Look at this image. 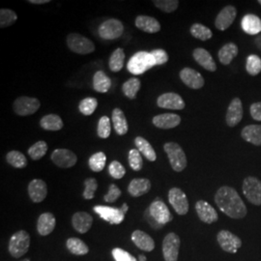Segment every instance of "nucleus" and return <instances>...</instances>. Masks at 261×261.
I'll return each instance as SVG.
<instances>
[{"label":"nucleus","mask_w":261,"mask_h":261,"mask_svg":"<svg viewBox=\"0 0 261 261\" xmlns=\"http://www.w3.org/2000/svg\"><path fill=\"white\" fill-rule=\"evenodd\" d=\"M50 159L56 166L61 168H73L77 162V157L75 153L65 148L55 150L51 153Z\"/></svg>","instance_id":"14"},{"label":"nucleus","mask_w":261,"mask_h":261,"mask_svg":"<svg viewBox=\"0 0 261 261\" xmlns=\"http://www.w3.org/2000/svg\"><path fill=\"white\" fill-rule=\"evenodd\" d=\"M93 210L103 220L112 224H121L126 214L123 212L121 208H113L109 206H94Z\"/></svg>","instance_id":"15"},{"label":"nucleus","mask_w":261,"mask_h":261,"mask_svg":"<svg viewBox=\"0 0 261 261\" xmlns=\"http://www.w3.org/2000/svg\"><path fill=\"white\" fill-rule=\"evenodd\" d=\"M113 128L118 136H125L129 130V125L124 112L120 109L115 108L112 112Z\"/></svg>","instance_id":"29"},{"label":"nucleus","mask_w":261,"mask_h":261,"mask_svg":"<svg viewBox=\"0 0 261 261\" xmlns=\"http://www.w3.org/2000/svg\"><path fill=\"white\" fill-rule=\"evenodd\" d=\"M111 133H112L111 119L108 116H102L99 120L98 128H97V134L99 138L106 140L111 136Z\"/></svg>","instance_id":"45"},{"label":"nucleus","mask_w":261,"mask_h":261,"mask_svg":"<svg viewBox=\"0 0 261 261\" xmlns=\"http://www.w3.org/2000/svg\"><path fill=\"white\" fill-rule=\"evenodd\" d=\"M66 247L69 252L75 255H84L89 252V248L87 245L79 238H69L66 242Z\"/></svg>","instance_id":"37"},{"label":"nucleus","mask_w":261,"mask_h":261,"mask_svg":"<svg viewBox=\"0 0 261 261\" xmlns=\"http://www.w3.org/2000/svg\"></svg>","instance_id":"58"},{"label":"nucleus","mask_w":261,"mask_h":261,"mask_svg":"<svg viewBox=\"0 0 261 261\" xmlns=\"http://www.w3.org/2000/svg\"><path fill=\"white\" fill-rule=\"evenodd\" d=\"M47 142L44 140H39L37 142H35L28 150L29 157L34 161H38V160L43 158L47 154Z\"/></svg>","instance_id":"40"},{"label":"nucleus","mask_w":261,"mask_h":261,"mask_svg":"<svg viewBox=\"0 0 261 261\" xmlns=\"http://www.w3.org/2000/svg\"><path fill=\"white\" fill-rule=\"evenodd\" d=\"M110 175L114 179H121L126 174V169L118 161H113L109 167Z\"/></svg>","instance_id":"49"},{"label":"nucleus","mask_w":261,"mask_h":261,"mask_svg":"<svg viewBox=\"0 0 261 261\" xmlns=\"http://www.w3.org/2000/svg\"><path fill=\"white\" fill-rule=\"evenodd\" d=\"M128 162L130 168L135 171H140L143 167V160L138 149H130L128 155Z\"/></svg>","instance_id":"46"},{"label":"nucleus","mask_w":261,"mask_h":261,"mask_svg":"<svg viewBox=\"0 0 261 261\" xmlns=\"http://www.w3.org/2000/svg\"><path fill=\"white\" fill-rule=\"evenodd\" d=\"M141 83L138 77H132L126 81L122 85L123 94L130 100L136 99L138 92L140 91Z\"/></svg>","instance_id":"36"},{"label":"nucleus","mask_w":261,"mask_h":261,"mask_svg":"<svg viewBox=\"0 0 261 261\" xmlns=\"http://www.w3.org/2000/svg\"><path fill=\"white\" fill-rule=\"evenodd\" d=\"M154 66H156V63L151 53L139 51L132 56L128 62L127 69L133 75H141Z\"/></svg>","instance_id":"2"},{"label":"nucleus","mask_w":261,"mask_h":261,"mask_svg":"<svg viewBox=\"0 0 261 261\" xmlns=\"http://www.w3.org/2000/svg\"><path fill=\"white\" fill-rule=\"evenodd\" d=\"M243 140L255 146H261V125H248L241 132Z\"/></svg>","instance_id":"30"},{"label":"nucleus","mask_w":261,"mask_h":261,"mask_svg":"<svg viewBox=\"0 0 261 261\" xmlns=\"http://www.w3.org/2000/svg\"><path fill=\"white\" fill-rule=\"evenodd\" d=\"M237 56H238V47L232 42L226 43L220 48L218 53V58L220 62L224 66L229 65Z\"/></svg>","instance_id":"31"},{"label":"nucleus","mask_w":261,"mask_h":261,"mask_svg":"<svg viewBox=\"0 0 261 261\" xmlns=\"http://www.w3.org/2000/svg\"><path fill=\"white\" fill-rule=\"evenodd\" d=\"M153 4L158 9L165 13H172L175 10H177L179 1L178 0H154Z\"/></svg>","instance_id":"47"},{"label":"nucleus","mask_w":261,"mask_h":261,"mask_svg":"<svg viewBox=\"0 0 261 261\" xmlns=\"http://www.w3.org/2000/svg\"><path fill=\"white\" fill-rule=\"evenodd\" d=\"M28 192L30 199L33 202H35V203L42 202L47 197V184L45 181H43L41 179H34L29 183Z\"/></svg>","instance_id":"20"},{"label":"nucleus","mask_w":261,"mask_h":261,"mask_svg":"<svg viewBox=\"0 0 261 261\" xmlns=\"http://www.w3.org/2000/svg\"><path fill=\"white\" fill-rule=\"evenodd\" d=\"M237 17V9L233 5H227L220 11L215 19V27L217 29L224 31L231 27Z\"/></svg>","instance_id":"18"},{"label":"nucleus","mask_w":261,"mask_h":261,"mask_svg":"<svg viewBox=\"0 0 261 261\" xmlns=\"http://www.w3.org/2000/svg\"><path fill=\"white\" fill-rule=\"evenodd\" d=\"M107 156L103 152H97L93 154L88 161V165L90 169L94 172H100L106 167Z\"/></svg>","instance_id":"41"},{"label":"nucleus","mask_w":261,"mask_h":261,"mask_svg":"<svg viewBox=\"0 0 261 261\" xmlns=\"http://www.w3.org/2000/svg\"><path fill=\"white\" fill-rule=\"evenodd\" d=\"M148 212L151 218L162 226L172 220V216L168 210V206L159 197L151 203Z\"/></svg>","instance_id":"12"},{"label":"nucleus","mask_w":261,"mask_h":261,"mask_svg":"<svg viewBox=\"0 0 261 261\" xmlns=\"http://www.w3.org/2000/svg\"><path fill=\"white\" fill-rule=\"evenodd\" d=\"M246 70L249 75H257L261 72V58L256 55L248 56L246 61Z\"/></svg>","instance_id":"42"},{"label":"nucleus","mask_w":261,"mask_h":261,"mask_svg":"<svg viewBox=\"0 0 261 261\" xmlns=\"http://www.w3.org/2000/svg\"><path fill=\"white\" fill-rule=\"evenodd\" d=\"M243 194L252 205H261V181L257 177L248 176L243 181Z\"/></svg>","instance_id":"6"},{"label":"nucleus","mask_w":261,"mask_h":261,"mask_svg":"<svg viewBox=\"0 0 261 261\" xmlns=\"http://www.w3.org/2000/svg\"><path fill=\"white\" fill-rule=\"evenodd\" d=\"M121 209L123 210V212H124V213H127V212H128V210H129V207H128V205H127L126 203H124V204L122 205Z\"/></svg>","instance_id":"55"},{"label":"nucleus","mask_w":261,"mask_h":261,"mask_svg":"<svg viewBox=\"0 0 261 261\" xmlns=\"http://www.w3.org/2000/svg\"><path fill=\"white\" fill-rule=\"evenodd\" d=\"M244 110H243L242 101L240 98L235 97L232 101L228 105L226 115H225V122L229 128H233L237 126L243 119Z\"/></svg>","instance_id":"16"},{"label":"nucleus","mask_w":261,"mask_h":261,"mask_svg":"<svg viewBox=\"0 0 261 261\" xmlns=\"http://www.w3.org/2000/svg\"><path fill=\"white\" fill-rule=\"evenodd\" d=\"M191 35L200 41H207L213 37V32L209 28L201 23H194L190 28Z\"/></svg>","instance_id":"39"},{"label":"nucleus","mask_w":261,"mask_h":261,"mask_svg":"<svg viewBox=\"0 0 261 261\" xmlns=\"http://www.w3.org/2000/svg\"><path fill=\"white\" fill-rule=\"evenodd\" d=\"M56 217L51 213H43L40 215L37 222L38 233L41 236H47L51 233L56 228Z\"/></svg>","instance_id":"27"},{"label":"nucleus","mask_w":261,"mask_h":261,"mask_svg":"<svg viewBox=\"0 0 261 261\" xmlns=\"http://www.w3.org/2000/svg\"><path fill=\"white\" fill-rule=\"evenodd\" d=\"M84 191L83 196L84 199H92L95 195V192L97 191L98 188V182L95 178H87L84 180Z\"/></svg>","instance_id":"48"},{"label":"nucleus","mask_w":261,"mask_h":261,"mask_svg":"<svg viewBox=\"0 0 261 261\" xmlns=\"http://www.w3.org/2000/svg\"><path fill=\"white\" fill-rule=\"evenodd\" d=\"M258 3L261 5V0H258Z\"/></svg>","instance_id":"57"},{"label":"nucleus","mask_w":261,"mask_h":261,"mask_svg":"<svg viewBox=\"0 0 261 261\" xmlns=\"http://www.w3.org/2000/svg\"><path fill=\"white\" fill-rule=\"evenodd\" d=\"M40 126L46 130H60L64 124L62 121V118L57 114H47L40 120Z\"/></svg>","instance_id":"34"},{"label":"nucleus","mask_w":261,"mask_h":261,"mask_svg":"<svg viewBox=\"0 0 261 261\" xmlns=\"http://www.w3.org/2000/svg\"><path fill=\"white\" fill-rule=\"evenodd\" d=\"M121 196V191L115 184H111L109 188V193L103 196V200L108 203L115 202L118 197Z\"/></svg>","instance_id":"50"},{"label":"nucleus","mask_w":261,"mask_h":261,"mask_svg":"<svg viewBox=\"0 0 261 261\" xmlns=\"http://www.w3.org/2000/svg\"><path fill=\"white\" fill-rule=\"evenodd\" d=\"M112 87V80L103 71H97L93 76V88L99 93H107Z\"/></svg>","instance_id":"32"},{"label":"nucleus","mask_w":261,"mask_h":261,"mask_svg":"<svg viewBox=\"0 0 261 261\" xmlns=\"http://www.w3.org/2000/svg\"><path fill=\"white\" fill-rule=\"evenodd\" d=\"M179 76L183 84L191 89H200L205 84L203 76L193 68H183L179 73Z\"/></svg>","instance_id":"17"},{"label":"nucleus","mask_w":261,"mask_h":261,"mask_svg":"<svg viewBox=\"0 0 261 261\" xmlns=\"http://www.w3.org/2000/svg\"><path fill=\"white\" fill-rule=\"evenodd\" d=\"M193 57L196 60V63L204 68L209 72H216L217 71V64L215 62L214 58L211 54L202 47H196L193 51Z\"/></svg>","instance_id":"22"},{"label":"nucleus","mask_w":261,"mask_h":261,"mask_svg":"<svg viewBox=\"0 0 261 261\" xmlns=\"http://www.w3.org/2000/svg\"><path fill=\"white\" fill-rule=\"evenodd\" d=\"M151 190V182L146 178L133 179L128 186V193L133 197H140L147 194Z\"/></svg>","instance_id":"26"},{"label":"nucleus","mask_w":261,"mask_h":261,"mask_svg":"<svg viewBox=\"0 0 261 261\" xmlns=\"http://www.w3.org/2000/svg\"><path fill=\"white\" fill-rule=\"evenodd\" d=\"M49 0H28V3L35 4V5H42V4H47L49 3Z\"/></svg>","instance_id":"54"},{"label":"nucleus","mask_w":261,"mask_h":261,"mask_svg":"<svg viewBox=\"0 0 261 261\" xmlns=\"http://www.w3.org/2000/svg\"><path fill=\"white\" fill-rule=\"evenodd\" d=\"M181 240L177 234L168 233L163 241V254L165 261H177Z\"/></svg>","instance_id":"10"},{"label":"nucleus","mask_w":261,"mask_h":261,"mask_svg":"<svg viewBox=\"0 0 261 261\" xmlns=\"http://www.w3.org/2000/svg\"><path fill=\"white\" fill-rule=\"evenodd\" d=\"M241 28L249 35H257L261 32V19L256 15L247 14L241 20Z\"/></svg>","instance_id":"25"},{"label":"nucleus","mask_w":261,"mask_h":261,"mask_svg":"<svg viewBox=\"0 0 261 261\" xmlns=\"http://www.w3.org/2000/svg\"><path fill=\"white\" fill-rule=\"evenodd\" d=\"M250 113L253 120L261 121V102L252 103L250 107Z\"/></svg>","instance_id":"53"},{"label":"nucleus","mask_w":261,"mask_h":261,"mask_svg":"<svg viewBox=\"0 0 261 261\" xmlns=\"http://www.w3.org/2000/svg\"><path fill=\"white\" fill-rule=\"evenodd\" d=\"M136 28L146 33H157L161 31V23L159 20L149 16H138L135 20Z\"/></svg>","instance_id":"24"},{"label":"nucleus","mask_w":261,"mask_h":261,"mask_svg":"<svg viewBox=\"0 0 261 261\" xmlns=\"http://www.w3.org/2000/svg\"><path fill=\"white\" fill-rule=\"evenodd\" d=\"M157 105L159 108L172 111H182L186 107L183 98L179 94L174 92H168L159 96Z\"/></svg>","instance_id":"13"},{"label":"nucleus","mask_w":261,"mask_h":261,"mask_svg":"<svg viewBox=\"0 0 261 261\" xmlns=\"http://www.w3.org/2000/svg\"><path fill=\"white\" fill-rule=\"evenodd\" d=\"M93 224L92 216L86 212H76L72 217L73 227L79 233H86L89 231Z\"/></svg>","instance_id":"23"},{"label":"nucleus","mask_w":261,"mask_h":261,"mask_svg":"<svg viewBox=\"0 0 261 261\" xmlns=\"http://www.w3.org/2000/svg\"><path fill=\"white\" fill-rule=\"evenodd\" d=\"M164 150L168 155L172 169L176 172H181L187 168L188 161L183 148L176 142H167L164 145Z\"/></svg>","instance_id":"3"},{"label":"nucleus","mask_w":261,"mask_h":261,"mask_svg":"<svg viewBox=\"0 0 261 261\" xmlns=\"http://www.w3.org/2000/svg\"><path fill=\"white\" fill-rule=\"evenodd\" d=\"M196 214L199 220L205 224H211L219 220L216 209L205 200H198L196 203Z\"/></svg>","instance_id":"19"},{"label":"nucleus","mask_w":261,"mask_h":261,"mask_svg":"<svg viewBox=\"0 0 261 261\" xmlns=\"http://www.w3.org/2000/svg\"><path fill=\"white\" fill-rule=\"evenodd\" d=\"M139 259H140V261H146V256H145V255H142V254H140V257H139Z\"/></svg>","instance_id":"56"},{"label":"nucleus","mask_w":261,"mask_h":261,"mask_svg":"<svg viewBox=\"0 0 261 261\" xmlns=\"http://www.w3.org/2000/svg\"><path fill=\"white\" fill-rule=\"evenodd\" d=\"M18 19L17 14L10 9L0 10V28H9Z\"/></svg>","instance_id":"44"},{"label":"nucleus","mask_w":261,"mask_h":261,"mask_svg":"<svg viewBox=\"0 0 261 261\" xmlns=\"http://www.w3.org/2000/svg\"><path fill=\"white\" fill-rule=\"evenodd\" d=\"M152 123L159 129H173L181 123L180 115L175 113H163L153 117Z\"/></svg>","instance_id":"21"},{"label":"nucleus","mask_w":261,"mask_h":261,"mask_svg":"<svg viewBox=\"0 0 261 261\" xmlns=\"http://www.w3.org/2000/svg\"><path fill=\"white\" fill-rule=\"evenodd\" d=\"M214 199L219 209L231 219L239 220L248 214L247 206L245 205L238 192L232 187H221L217 191Z\"/></svg>","instance_id":"1"},{"label":"nucleus","mask_w":261,"mask_h":261,"mask_svg":"<svg viewBox=\"0 0 261 261\" xmlns=\"http://www.w3.org/2000/svg\"><path fill=\"white\" fill-rule=\"evenodd\" d=\"M112 256L115 261H138L135 256L120 248H115L112 250Z\"/></svg>","instance_id":"51"},{"label":"nucleus","mask_w":261,"mask_h":261,"mask_svg":"<svg viewBox=\"0 0 261 261\" xmlns=\"http://www.w3.org/2000/svg\"><path fill=\"white\" fill-rule=\"evenodd\" d=\"M151 55L155 59L156 66L164 65L168 61V53L162 48H157L151 51Z\"/></svg>","instance_id":"52"},{"label":"nucleus","mask_w":261,"mask_h":261,"mask_svg":"<svg viewBox=\"0 0 261 261\" xmlns=\"http://www.w3.org/2000/svg\"><path fill=\"white\" fill-rule=\"evenodd\" d=\"M125 53L124 49L119 47L116 48L112 54V56L110 57L109 60V67L111 69V71L113 73H117L120 72L124 66V62H125Z\"/></svg>","instance_id":"35"},{"label":"nucleus","mask_w":261,"mask_h":261,"mask_svg":"<svg viewBox=\"0 0 261 261\" xmlns=\"http://www.w3.org/2000/svg\"><path fill=\"white\" fill-rule=\"evenodd\" d=\"M30 246V236L25 230H19L13 234L9 242L10 254L19 258L28 252Z\"/></svg>","instance_id":"5"},{"label":"nucleus","mask_w":261,"mask_h":261,"mask_svg":"<svg viewBox=\"0 0 261 261\" xmlns=\"http://www.w3.org/2000/svg\"><path fill=\"white\" fill-rule=\"evenodd\" d=\"M135 144L137 149L141 155H143L149 162H155L157 159V154L149 141L142 137H137L135 139Z\"/></svg>","instance_id":"33"},{"label":"nucleus","mask_w":261,"mask_h":261,"mask_svg":"<svg viewBox=\"0 0 261 261\" xmlns=\"http://www.w3.org/2000/svg\"><path fill=\"white\" fill-rule=\"evenodd\" d=\"M217 241L223 251L229 253H236L243 245L240 237L226 229H222L218 232Z\"/></svg>","instance_id":"8"},{"label":"nucleus","mask_w":261,"mask_h":261,"mask_svg":"<svg viewBox=\"0 0 261 261\" xmlns=\"http://www.w3.org/2000/svg\"><path fill=\"white\" fill-rule=\"evenodd\" d=\"M40 107L41 103L38 99L28 96H20L17 98L13 103L14 112L19 116L32 115L37 112Z\"/></svg>","instance_id":"7"},{"label":"nucleus","mask_w":261,"mask_h":261,"mask_svg":"<svg viewBox=\"0 0 261 261\" xmlns=\"http://www.w3.org/2000/svg\"><path fill=\"white\" fill-rule=\"evenodd\" d=\"M168 201L178 215L184 216L189 212V200L181 189L171 188L168 192Z\"/></svg>","instance_id":"11"},{"label":"nucleus","mask_w":261,"mask_h":261,"mask_svg":"<svg viewBox=\"0 0 261 261\" xmlns=\"http://www.w3.org/2000/svg\"><path fill=\"white\" fill-rule=\"evenodd\" d=\"M97 107H98L97 99L94 97H87L81 101V103L79 105V110L84 115L89 116L93 114Z\"/></svg>","instance_id":"43"},{"label":"nucleus","mask_w":261,"mask_h":261,"mask_svg":"<svg viewBox=\"0 0 261 261\" xmlns=\"http://www.w3.org/2000/svg\"><path fill=\"white\" fill-rule=\"evenodd\" d=\"M67 46L71 49V51L77 55H89L95 50V45L91 40L84 37L79 33H70L67 39Z\"/></svg>","instance_id":"4"},{"label":"nucleus","mask_w":261,"mask_h":261,"mask_svg":"<svg viewBox=\"0 0 261 261\" xmlns=\"http://www.w3.org/2000/svg\"><path fill=\"white\" fill-rule=\"evenodd\" d=\"M132 240L135 245L144 252H152L155 249V242L149 235L141 230H136L132 234Z\"/></svg>","instance_id":"28"},{"label":"nucleus","mask_w":261,"mask_h":261,"mask_svg":"<svg viewBox=\"0 0 261 261\" xmlns=\"http://www.w3.org/2000/svg\"><path fill=\"white\" fill-rule=\"evenodd\" d=\"M6 161L15 168H24L28 166V159L21 152L17 150H12L7 153Z\"/></svg>","instance_id":"38"},{"label":"nucleus","mask_w":261,"mask_h":261,"mask_svg":"<svg viewBox=\"0 0 261 261\" xmlns=\"http://www.w3.org/2000/svg\"><path fill=\"white\" fill-rule=\"evenodd\" d=\"M124 25L119 19H109L99 27V36L105 40H115L122 36Z\"/></svg>","instance_id":"9"}]
</instances>
